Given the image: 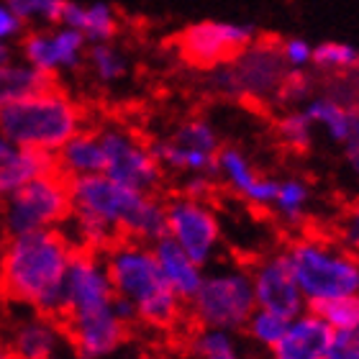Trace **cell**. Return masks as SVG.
Segmentation results:
<instances>
[{"mask_svg":"<svg viewBox=\"0 0 359 359\" xmlns=\"http://www.w3.org/2000/svg\"><path fill=\"white\" fill-rule=\"evenodd\" d=\"M259 36L252 23L244 21H198L190 23L175 36L180 60L187 67L201 69V72H213L216 67L233 60L241 49H247L255 39Z\"/></svg>","mask_w":359,"mask_h":359,"instance_id":"cell-13","label":"cell"},{"mask_svg":"<svg viewBox=\"0 0 359 359\" xmlns=\"http://www.w3.org/2000/svg\"><path fill=\"white\" fill-rule=\"evenodd\" d=\"M57 170L52 154L21 149L0 134V201L21 190L26 182Z\"/></svg>","mask_w":359,"mask_h":359,"instance_id":"cell-19","label":"cell"},{"mask_svg":"<svg viewBox=\"0 0 359 359\" xmlns=\"http://www.w3.org/2000/svg\"><path fill=\"white\" fill-rule=\"evenodd\" d=\"M165 236L182 252L193 257L201 267L218 262L224 249V229L213 203L172 195L165 201Z\"/></svg>","mask_w":359,"mask_h":359,"instance_id":"cell-12","label":"cell"},{"mask_svg":"<svg viewBox=\"0 0 359 359\" xmlns=\"http://www.w3.org/2000/svg\"><path fill=\"white\" fill-rule=\"evenodd\" d=\"M6 341L15 359H57L67 344V334L60 318L26 311L11 323Z\"/></svg>","mask_w":359,"mask_h":359,"instance_id":"cell-17","label":"cell"},{"mask_svg":"<svg viewBox=\"0 0 359 359\" xmlns=\"http://www.w3.org/2000/svg\"><path fill=\"white\" fill-rule=\"evenodd\" d=\"M285 75H287V67L283 65L277 39L257 36L233 60L216 67L213 72H205V90L233 103L275 108L277 90L283 85Z\"/></svg>","mask_w":359,"mask_h":359,"instance_id":"cell-7","label":"cell"},{"mask_svg":"<svg viewBox=\"0 0 359 359\" xmlns=\"http://www.w3.org/2000/svg\"><path fill=\"white\" fill-rule=\"evenodd\" d=\"M275 136L292 154H306L316 142V126L303 108H287L275 116Z\"/></svg>","mask_w":359,"mask_h":359,"instance_id":"cell-28","label":"cell"},{"mask_svg":"<svg viewBox=\"0 0 359 359\" xmlns=\"http://www.w3.org/2000/svg\"><path fill=\"white\" fill-rule=\"evenodd\" d=\"M88 46L90 44L75 29L57 23V26H46V29L26 31L18 41V57L54 80L57 75L83 69Z\"/></svg>","mask_w":359,"mask_h":359,"instance_id":"cell-14","label":"cell"},{"mask_svg":"<svg viewBox=\"0 0 359 359\" xmlns=\"http://www.w3.org/2000/svg\"><path fill=\"white\" fill-rule=\"evenodd\" d=\"M54 165L57 172L65 180H80L93 177V175H103V144L95 128H83L75 134L57 154H54Z\"/></svg>","mask_w":359,"mask_h":359,"instance_id":"cell-22","label":"cell"},{"mask_svg":"<svg viewBox=\"0 0 359 359\" xmlns=\"http://www.w3.org/2000/svg\"><path fill=\"white\" fill-rule=\"evenodd\" d=\"M357 111H359V105H357Z\"/></svg>","mask_w":359,"mask_h":359,"instance_id":"cell-43","label":"cell"},{"mask_svg":"<svg viewBox=\"0 0 359 359\" xmlns=\"http://www.w3.org/2000/svg\"><path fill=\"white\" fill-rule=\"evenodd\" d=\"M321 316L323 323L329 326L334 334H344L359 326V295H349V298H337L329 300L318 308H311Z\"/></svg>","mask_w":359,"mask_h":359,"instance_id":"cell-33","label":"cell"},{"mask_svg":"<svg viewBox=\"0 0 359 359\" xmlns=\"http://www.w3.org/2000/svg\"><path fill=\"white\" fill-rule=\"evenodd\" d=\"M316 93H318V80H316V75L311 69H308V72H287L283 85H280V90H277L275 108L277 111L303 108Z\"/></svg>","mask_w":359,"mask_h":359,"instance_id":"cell-32","label":"cell"},{"mask_svg":"<svg viewBox=\"0 0 359 359\" xmlns=\"http://www.w3.org/2000/svg\"><path fill=\"white\" fill-rule=\"evenodd\" d=\"M72 216L100 224L118 239L154 244L165 236V201L159 193H142L105 175L69 180Z\"/></svg>","mask_w":359,"mask_h":359,"instance_id":"cell-3","label":"cell"},{"mask_svg":"<svg viewBox=\"0 0 359 359\" xmlns=\"http://www.w3.org/2000/svg\"><path fill=\"white\" fill-rule=\"evenodd\" d=\"M359 69V49L346 41H321L313 44L311 72L316 77H339Z\"/></svg>","mask_w":359,"mask_h":359,"instance_id":"cell-27","label":"cell"},{"mask_svg":"<svg viewBox=\"0 0 359 359\" xmlns=\"http://www.w3.org/2000/svg\"><path fill=\"white\" fill-rule=\"evenodd\" d=\"M85 67L90 69V75L97 85H118L128 77L131 69V60L128 54L121 49L116 41H105V44H90L88 57H85Z\"/></svg>","mask_w":359,"mask_h":359,"instance_id":"cell-26","label":"cell"},{"mask_svg":"<svg viewBox=\"0 0 359 359\" xmlns=\"http://www.w3.org/2000/svg\"><path fill=\"white\" fill-rule=\"evenodd\" d=\"M287 318L272 313V311H264V308H255V313L249 316V321L244 323V337L257 352H269L272 346L283 339V334L287 331Z\"/></svg>","mask_w":359,"mask_h":359,"instance_id":"cell-30","label":"cell"},{"mask_svg":"<svg viewBox=\"0 0 359 359\" xmlns=\"http://www.w3.org/2000/svg\"><path fill=\"white\" fill-rule=\"evenodd\" d=\"M13 60H18V44H6V41H0V67L11 65Z\"/></svg>","mask_w":359,"mask_h":359,"instance_id":"cell-41","label":"cell"},{"mask_svg":"<svg viewBox=\"0 0 359 359\" xmlns=\"http://www.w3.org/2000/svg\"><path fill=\"white\" fill-rule=\"evenodd\" d=\"M75 252L62 229L6 236L0 249V295L26 311L60 318Z\"/></svg>","mask_w":359,"mask_h":359,"instance_id":"cell-2","label":"cell"},{"mask_svg":"<svg viewBox=\"0 0 359 359\" xmlns=\"http://www.w3.org/2000/svg\"><path fill=\"white\" fill-rule=\"evenodd\" d=\"M69 213V180L62 177L57 170L31 180L21 190L0 201V226L6 236L62 229Z\"/></svg>","mask_w":359,"mask_h":359,"instance_id":"cell-9","label":"cell"},{"mask_svg":"<svg viewBox=\"0 0 359 359\" xmlns=\"http://www.w3.org/2000/svg\"><path fill=\"white\" fill-rule=\"evenodd\" d=\"M303 113L313 121L316 131H323L329 136V142L344 147L352 136L354 128V108L339 103L334 97H329L326 93H316L306 105H303Z\"/></svg>","mask_w":359,"mask_h":359,"instance_id":"cell-24","label":"cell"},{"mask_svg":"<svg viewBox=\"0 0 359 359\" xmlns=\"http://www.w3.org/2000/svg\"><path fill=\"white\" fill-rule=\"evenodd\" d=\"M218 193V182L213 175H195V177H185L182 187H180V195L185 198H193V201H208L213 203Z\"/></svg>","mask_w":359,"mask_h":359,"instance_id":"cell-37","label":"cell"},{"mask_svg":"<svg viewBox=\"0 0 359 359\" xmlns=\"http://www.w3.org/2000/svg\"><path fill=\"white\" fill-rule=\"evenodd\" d=\"M185 306L198 329L239 334L257 308L249 267L241 262H216L205 267L201 287Z\"/></svg>","mask_w":359,"mask_h":359,"instance_id":"cell-8","label":"cell"},{"mask_svg":"<svg viewBox=\"0 0 359 359\" xmlns=\"http://www.w3.org/2000/svg\"><path fill=\"white\" fill-rule=\"evenodd\" d=\"M318 90L326 93L329 97H334V100H339V103L349 105V108H357L359 105V69L346 72V75H339V77H326Z\"/></svg>","mask_w":359,"mask_h":359,"instance_id":"cell-35","label":"cell"},{"mask_svg":"<svg viewBox=\"0 0 359 359\" xmlns=\"http://www.w3.org/2000/svg\"><path fill=\"white\" fill-rule=\"evenodd\" d=\"M326 359H359V326L344 334H334Z\"/></svg>","mask_w":359,"mask_h":359,"instance_id":"cell-39","label":"cell"},{"mask_svg":"<svg viewBox=\"0 0 359 359\" xmlns=\"http://www.w3.org/2000/svg\"><path fill=\"white\" fill-rule=\"evenodd\" d=\"M60 321L77 359H105L126 341L128 323L118 313L103 255L75 252L67 269Z\"/></svg>","mask_w":359,"mask_h":359,"instance_id":"cell-1","label":"cell"},{"mask_svg":"<svg viewBox=\"0 0 359 359\" xmlns=\"http://www.w3.org/2000/svg\"><path fill=\"white\" fill-rule=\"evenodd\" d=\"M193 359H252L236 341V334L221 329H195L190 341Z\"/></svg>","mask_w":359,"mask_h":359,"instance_id":"cell-29","label":"cell"},{"mask_svg":"<svg viewBox=\"0 0 359 359\" xmlns=\"http://www.w3.org/2000/svg\"><path fill=\"white\" fill-rule=\"evenodd\" d=\"M331 236L359 257V203L341 210V216L334 224V233Z\"/></svg>","mask_w":359,"mask_h":359,"instance_id":"cell-36","label":"cell"},{"mask_svg":"<svg viewBox=\"0 0 359 359\" xmlns=\"http://www.w3.org/2000/svg\"><path fill=\"white\" fill-rule=\"evenodd\" d=\"M85 108L62 88L41 90L36 95L0 105V134L21 149L57 154L85 126Z\"/></svg>","mask_w":359,"mask_h":359,"instance_id":"cell-6","label":"cell"},{"mask_svg":"<svg viewBox=\"0 0 359 359\" xmlns=\"http://www.w3.org/2000/svg\"><path fill=\"white\" fill-rule=\"evenodd\" d=\"M52 77H46L44 72H39L36 67H31L29 62H23L18 57L11 65L0 67V105L36 95V93L52 88Z\"/></svg>","mask_w":359,"mask_h":359,"instance_id":"cell-25","label":"cell"},{"mask_svg":"<svg viewBox=\"0 0 359 359\" xmlns=\"http://www.w3.org/2000/svg\"><path fill=\"white\" fill-rule=\"evenodd\" d=\"M116 298L131 306L136 323L149 329H172L182 318L185 303L170 290L159 272L151 244L118 239L103 252Z\"/></svg>","mask_w":359,"mask_h":359,"instance_id":"cell-4","label":"cell"},{"mask_svg":"<svg viewBox=\"0 0 359 359\" xmlns=\"http://www.w3.org/2000/svg\"><path fill=\"white\" fill-rule=\"evenodd\" d=\"M249 277H252L257 308L272 311V313L283 316L287 321L308 311L283 252L259 255L255 262L249 264Z\"/></svg>","mask_w":359,"mask_h":359,"instance_id":"cell-16","label":"cell"},{"mask_svg":"<svg viewBox=\"0 0 359 359\" xmlns=\"http://www.w3.org/2000/svg\"><path fill=\"white\" fill-rule=\"evenodd\" d=\"M280 252L308 308L359 295V257L329 233L298 231Z\"/></svg>","mask_w":359,"mask_h":359,"instance_id":"cell-5","label":"cell"},{"mask_svg":"<svg viewBox=\"0 0 359 359\" xmlns=\"http://www.w3.org/2000/svg\"><path fill=\"white\" fill-rule=\"evenodd\" d=\"M60 23L75 29L88 44H105V41H113L121 31L118 11H116L111 3H105V0H93V3L67 0V6L62 11Z\"/></svg>","mask_w":359,"mask_h":359,"instance_id":"cell-20","label":"cell"},{"mask_svg":"<svg viewBox=\"0 0 359 359\" xmlns=\"http://www.w3.org/2000/svg\"><path fill=\"white\" fill-rule=\"evenodd\" d=\"M213 177H216L218 187H224L226 193H231L233 198H241L247 205L257 210L272 208L277 185H280V177L259 172L255 159L249 157L241 147H233V144L221 147Z\"/></svg>","mask_w":359,"mask_h":359,"instance_id":"cell-15","label":"cell"},{"mask_svg":"<svg viewBox=\"0 0 359 359\" xmlns=\"http://www.w3.org/2000/svg\"><path fill=\"white\" fill-rule=\"evenodd\" d=\"M95 131L103 144L105 177L142 193H159L165 172L147 139H142L134 128L121 121H105Z\"/></svg>","mask_w":359,"mask_h":359,"instance_id":"cell-10","label":"cell"},{"mask_svg":"<svg viewBox=\"0 0 359 359\" xmlns=\"http://www.w3.org/2000/svg\"><path fill=\"white\" fill-rule=\"evenodd\" d=\"M151 252H154L159 272L165 277V283L170 285V290H172L182 303H187V300L198 292V287H201L205 267H201L193 257L187 255V252H182V249H180L172 239H167V236L154 241V244H151Z\"/></svg>","mask_w":359,"mask_h":359,"instance_id":"cell-21","label":"cell"},{"mask_svg":"<svg viewBox=\"0 0 359 359\" xmlns=\"http://www.w3.org/2000/svg\"><path fill=\"white\" fill-rule=\"evenodd\" d=\"M280 46V57L287 72H308L311 62H313V44L303 36H285L277 39Z\"/></svg>","mask_w":359,"mask_h":359,"instance_id":"cell-34","label":"cell"},{"mask_svg":"<svg viewBox=\"0 0 359 359\" xmlns=\"http://www.w3.org/2000/svg\"><path fill=\"white\" fill-rule=\"evenodd\" d=\"M0 359H15L13 354H11V349H8V341L3 334H0Z\"/></svg>","mask_w":359,"mask_h":359,"instance_id":"cell-42","label":"cell"},{"mask_svg":"<svg viewBox=\"0 0 359 359\" xmlns=\"http://www.w3.org/2000/svg\"><path fill=\"white\" fill-rule=\"evenodd\" d=\"M311 205H313V187H311V182L303 175H285V177H280L275 203H272L269 213L285 229L303 231L308 213H311Z\"/></svg>","mask_w":359,"mask_h":359,"instance_id":"cell-23","label":"cell"},{"mask_svg":"<svg viewBox=\"0 0 359 359\" xmlns=\"http://www.w3.org/2000/svg\"><path fill=\"white\" fill-rule=\"evenodd\" d=\"M334 341V331L316 311H303L290 318L287 331L267 352V359H326Z\"/></svg>","mask_w":359,"mask_h":359,"instance_id":"cell-18","label":"cell"},{"mask_svg":"<svg viewBox=\"0 0 359 359\" xmlns=\"http://www.w3.org/2000/svg\"><path fill=\"white\" fill-rule=\"evenodd\" d=\"M26 34V26L18 15L8 8L6 0H0V41H6V44H18Z\"/></svg>","mask_w":359,"mask_h":359,"instance_id":"cell-38","label":"cell"},{"mask_svg":"<svg viewBox=\"0 0 359 359\" xmlns=\"http://www.w3.org/2000/svg\"><path fill=\"white\" fill-rule=\"evenodd\" d=\"M8 8L23 21L26 29H46L62 21L67 0H6Z\"/></svg>","mask_w":359,"mask_h":359,"instance_id":"cell-31","label":"cell"},{"mask_svg":"<svg viewBox=\"0 0 359 359\" xmlns=\"http://www.w3.org/2000/svg\"><path fill=\"white\" fill-rule=\"evenodd\" d=\"M218 128L203 116H190L180 121L172 131L157 142H151L154 157L165 175L195 177V175H213L216 159L221 151Z\"/></svg>","mask_w":359,"mask_h":359,"instance_id":"cell-11","label":"cell"},{"mask_svg":"<svg viewBox=\"0 0 359 359\" xmlns=\"http://www.w3.org/2000/svg\"><path fill=\"white\" fill-rule=\"evenodd\" d=\"M344 162H346V170H349L352 177L359 182V111L357 108H354L352 136H349V142L344 144Z\"/></svg>","mask_w":359,"mask_h":359,"instance_id":"cell-40","label":"cell"}]
</instances>
